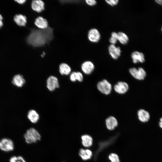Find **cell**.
I'll use <instances>...</instances> for the list:
<instances>
[{"label":"cell","mask_w":162,"mask_h":162,"mask_svg":"<svg viewBox=\"0 0 162 162\" xmlns=\"http://www.w3.org/2000/svg\"><path fill=\"white\" fill-rule=\"evenodd\" d=\"M79 154L82 160H87L91 158L93 153L88 149L80 148L79 151Z\"/></svg>","instance_id":"obj_16"},{"label":"cell","mask_w":162,"mask_h":162,"mask_svg":"<svg viewBox=\"0 0 162 162\" xmlns=\"http://www.w3.org/2000/svg\"><path fill=\"white\" fill-rule=\"evenodd\" d=\"M59 86L58 79L56 77L51 76L46 80V87L50 91H52Z\"/></svg>","instance_id":"obj_6"},{"label":"cell","mask_w":162,"mask_h":162,"mask_svg":"<svg viewBox=\"0 0 162 162\" xmlns=\"http://www.w3.org/2000/svg\"><path fill=\"white\" fill-rule=\"evenodd\" d=\"M17 3L20 4H23L26 1V0H15Z\"/></svg>","instance_id":"obj_30"},{"label":"cell","mask_w":162,"mask_h":162,"mask_svg":"<svg viewBox=\"0 0 162 162\" xmlns=\"http://www.w3.org/2000/svg\"><path fill=\"white\" fill-rule=\"evenodd\" d=\"M34 24L36 26L41 29H45L48 27V21L41 16H39L36 18Z\"/></svg>","instance_id":"obj_11"},{"label":"cell","mask_w":162,"mask_h":162,"mask_svg":"<svg viewBox=\"0 0 162 162\" xmlns=\"http://www.w3.org/2000/svg\"><path fill=\"white\" fill-rule=\"evenodd\" d=\"M97 87L101 92L106 95H108L111 93L112 88L111 84L106 80L98 82Z\"/></svg>","instance_id":"obj_4"},{"label":"cell","mask_w":162,"mask_h":162,"mask_svg":"<svg viewBox=\"0 0 162 162\" xmlns=\"http://www.w3.org/2000/svg\"><path fill=\"white\" fill-rule=\"evenodd\" d=\"M106 125L107 129L109 130H113L118 125L116 119L113 116H110L106 120Z\"/></svg>","instance_id":"obj_13"},{"label":"cell","mask_w":162,"mask_h":162,"mask_svg":"<svg viewBox=\"0 0 162 162\" xmlns=\"http://www.w3.org/2000/svg\"><path fill=\"white\" fill-rule=\"evenodd\" d=\"M9 162H26L24 158L21 156H13L11 157Z\"/></svg>","instance_id":"obj_23"},{"label":"cell","mask_w":162,"mask_h":162,"mask_svg":"<svg viewBox=\"0 0 162 162\" xmlns=\"http://www.w3.org/2000/svg\"><path fill=\"white\" fill-rule=\"evenodd\" d=\"M106 2L111 6H114L117 5L118 2V0H106Z\"/></svg>","instance_id":"obj_27"},{"label":"cell","mask_w":162,"mask_h":162,"mask_svg":"<svg viewBox=\"0 0 162 162\" xmlns=\"http://www.w3.org/2000/svg\"><path fill=\"white\" fill-rule=\"evenodd\" d=\"M53 37V30L48 27L45 29H33L27 38L29 44L34 47H41L51 40Z\"/></svg>","instance_id":"obj_1"},{"label":"cell","mask_w":162,"mask_h":162,"mask_svg":"<svg viewBox=\"0 0 162 162\" xmlns=\"http://www.w3.org/2000/svg\"><path fill=\"white\" fill-rule=\"evenodd\" d=\"M14 19L15 23L20 26H25L27 22L26 16L21 14L15 15Z\"/></svg>","instance_id":"obj_19"},{"label":"cell","mask_w":162,"mask_h":162,"mask_svg":"<svg viewBox=\"0 0 162 162\" xmlns=\"http://www.w3.org/2000/svg\"><path fill=\"white\" fill-rule=\"evenodd\" d=\"M3 25V23L2 20H0V28Z\"/></svg>","instance_id":"obj_33"},{"label":"cell","mask_w":162,"mask_h":162,"mask_svg":"<svg viewBox=\"0 0 162 162\" xmlns=\"http://www.w3.org/2000/svg\"><path fill=\"white\" fill-rule=\"evenodd\" d=\"M82 71L86 74H90L94 70V66L92 62L87 61L84 62L81 65Z\"/></svg>","instance_id":"obj_12"},{"label":"cell","mask_w":162,"mask_h":162,"mask_svg":"<svg viewBox=\"0 0 162 162\" xmlns=\"http://www.w3.org/2000/svg\"><path fill=\"white\" fill-rule=\"evenodd\" d=\"M70 80L72 82H75L77 80V72H72L70 74Z\"/></svg>","instance_id":"obj_26"},{"label":"cell","mask_w":162,"mask_h":162,"mask_svg":"<svg viewBox=\"0 0 162 162\" xmlns=\"http://www.w3.org/2000/svg\"><path fill=\"white\" fill-rule=\"evenodd\" d=\"M159 124L160 128H162V117L160 119Z\"/></svg>","instance_id":"obj_32"},{"label":"cell","mask_w":162,"mask_h":162,"mask_svg":"<svg viewBox=\"0 0 162 162\" xmlns=\"http://www.w3.org/2000/svg\"><path fill=\"white\" fill-rule=\"evenodd\" d=\"M137 115L139 120L143 122H147L149 121L150 117L148 112L142 109L138 110Z\"/></svg>","instance_id":"obj_18"},{"label":"cell","mask_w":162,"mask_h":162,"mask_svg":"<svg viewBox=\"0 0 162 162\" xmlns=\"http://www.w3.org/2000/svg\"><path fill=\"white\" fill-rule=\"evenodd\" d=\"M76 72L77 80L80 82H82L83 80V76L82 74L80 72Z\"/></svg>","instance_id":"obj_29"},{"label":"cell","mask_w":162,"mask_h":162,"mask_svg":"<svg viewBox=\"0 0 162 162\" xmlns=\"http://www.w3.org/2000/svg\"><path fill=\"white\" fill-rule=\"evenodd\" d=\"M14 145L13 141L8 138H4L0 140V149L5 152H8L13 151Z\"/></svg>","instance_id":"obj_3"},{"label":"cell","mask_w":162,"mask_h":162,"mask_svg":"<svg viewBox=\"0 0 162 162\" xmlns=\"http://www.w3.org/2000/svg\"><path fill=\"white\" fill-rule=\"evenodd\" d=\"M26 82V81L23 76L21 74H17L15 75L13 77L12 83L18 87H22Z\"/></svg>","instance_id":"obj_15"},{"label":"cell","mask_w":162,"mask_h":162,"mask_svg":"<svg viewBox=\"0 0 162 162\" xmlns=\"http://www.w3.org/2000/svg\"><path fill=\"white\" fill-rule=\"evenodd\" d=\"M118 40L122 44H127L129 40V38L128 36L124 33L119 32L117 33Z\"/></svg>","instance_id":"obj_22"},{"label":"cell","mask_w":162,"mask_h":162,"mask_svg":"<svg viewBox=\"0 0 162 162\" xmlns=\"http://www.w3.org/2000/svg\"><path fill=\"white\" fill-rule=\"evenodd\" d=\"M155 1L158 4L162 5V0H156Z\"/></svg>","instance_id":"obj_31"},{"label":"cell","mask_w":162,"mask_h":162,"mask_svg":"<svg viewBox=\"0 0 162 162\" xmlns=\"http://www.w3.org/2000/svg\"><path fill=\"white\" fill-rule=\"evenodd\" d=\"M129 72L131 75L136 79L142 80L144 79L146 74L145 70L142 68L138 69L135 68H130L129 70Z\"/></svg>","instance_id":"obj_5"},{"label":"cell","mask_w":162,"mask_h":162,"mask_svg":"<svg viewBox=\"0 0 162 162\" xmlns=\"http://www.w3.org/2000/svg\"><path fill=\"white\" fill-rule=\"evenodd\" d=\"M27 117L30 121L33 123H36L38 122L39 116L38 113L34 110H30L27 114Z\"/></svg>","instance_id":"obj_20"},{"label":"cell","mask_w":162,"mask_h":162,"mask_svg":"<svg viewBox=\"0 0 162 162\" xmlns=\"http://www.w3.org/2000/svg\"><path fill=\"white\" fill-rule=\"evenodd\" d=\"M45 4L41 0H34L31 3V7L34 11L37 13H40L45 9Z\"/></svg>","instance_id":"obj_8"},{"label":"cell","mask_w":162,"mask_h":162,"mask_svg":"<svg viewBox=\"0 0 162 162\" xmlns=\"http://www.w3.org/2000/svg\"><path fill=\"white\" fill-rule=\"evenodd\" d=\"M117 33L113 32L111 33V37L109 39V41L111 44H115L118 41Z\"/></svg>","instance_id":"obj_25"},{"label":"cell","mask_w":162,"mask_h":162,"mask_svg":"<svg viewBox=\"0 0 162 162\" xmlns=\"http://www.w3.org/2000/svg\"><path fill=\"white\" fill-rule=\"evenodd\" d=\"M128 89L129 86L128 84L124 82H119L114 86L115 91L119 94L125 93Z\"/></svg>","instance_id":"obj_10"},{"label":"cell","mask_w":162,"mask_h":162,"mask_svg":"<svg viewBox=\"0 0 162 162\" xmlns=\"http://www.w3.org/2000/svg\"><path fill=\"white\" fill-rule=\"evenodd\" d=\"M108 51L111 57L115 59H117L120 56L121 52L119 47L116 46L113 44H111L109 46Z\"/></svg>","instance_id":"obj_9"},{"label":"cell","mask_w":162,"mask_h":162,"mask_svg":"<svg viewBox=\"0 0 162 162\" xmlns=\"http://www.w3.org/2000/svg\"><path fill=\"white\" fill-rule=\"evenodd\" d=\"M108 158L111 162H120L119 156L115 153L110 154L108 156Z\"/></svg>","instance_id":"obj_24"},{"label":"cell","mask_w":162,"mask_h":162,"mask_svg":"<svg viewBox=\"0 0 162 162\" xmlns=\"http://www.w3.org/2000/svg\"><path fill=\"white\" fill-rule=\"evenodd\" d=\"M82 145L86 148L91 147L93 144V139L92 137L88 134H84L81 136Z\"/></svg>","instance_id":"obj_17"},{"label":"cell","mask_w":162,"mask_h":162,"mask_svg":"<svg viewBox=\"0 0 162 162\" xmlns=\"http://www.w3.org/2000/svg\"><path fill=\"white\" fill-rule=\"evenodd\" d=\"M131 57L133 62L135 64L138 62L143 63L145 61L144 54L137 51L133 52L131 54Z\"/></svg>","instance_id":"obj_14"},{"label":"cell","mask_w":162,"mask_h":162,"mask_svg":"<svg viewBox=\"0 0 162 162\" xmlns=\"http://www.w3.org/2000/svg\"><path fill=\"white\" fill-rule=\"evenodd\" d=\"M88 38L90 41L93 43H97L99 41L100 38V34L97 29L93 28L88 31Z\"/></svg>","instance_id":"obj_7"},{"label":"cell","mask_w":162,"mask_h":162,"mask_svg":"<svg viewBox=\"0 0 162 162\" xmlns=\"http://www.w3.org/2000/svg\"><path fill=\"white\" fill-rule=\"evenodd\" d=\"M3 20V17L2 15L0 14V20Z\"/></svg>","instance_id":"obj_34"},{"label":"cell","mask_w":162,"mask_h":162,"mask_svg":"<svg viewBox=\"0 0 162 162\" xmlns=\"http://www.w3.org/2000/svg\"><path fill=\"white\" fill-rule=\"evenodd\" d=\"M24 137L28 144L35 143L41 139V136L39 132L33 128L28 129L25 133Z\"/></svg>","instance_id":"obj_2"},{"label":"cell","mask_w":162,"mask_h":162,"mask_svg":"<svg viewBox=\"0 0 162 162\" xmlns=\"http://www.w3.org/2000/svg\"><path fill=\"white\" fill-rule=\"evenodd\" d=\"M85 1L88 5L90 6L94 5L97 3L96 1L95 0H86Z\"/></svg>","instance_id":"obj_28"},{"label":"cell","mask_w":162,"mask_h":162,"mask_svg":"<svg viewBox=\"0 0 162 162\" xmlns=\"http://www.w3.org/2000/svg\"><path fill=\"white\" fill-rule=\"evenodd\" d=\"M161 31H162V28H161Z\"/></svg>","instance_id":"obj_35"},{"label":"cell","mask_w":162,"mask_h":162,"mask_svg":"<svg viewBox=\"0 0 162 162\" xmlns=\"http://www.w3.org/2000/svg\"><path fill=\"white\" fill-rule=\"evenodd\" d=\"M71 71L70 66L66 63H62L59 66V72L62 75H68Z\"/></svg>","instance_id":"obj_21"}]
</instances>
